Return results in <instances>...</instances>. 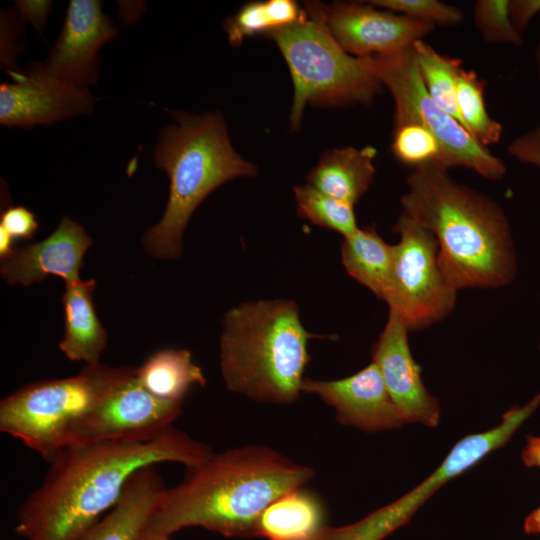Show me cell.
I'll list each match as a JSON object with an SVG mask.
<instances>
[{"instance_id": "1", "label": "cell", "mask_w": 540, "mask_h": 540, "mask_svg": "<svg viewBox=\"0 0 540 540\" xmlns=\"http://www.w3.org/2000/svg\"><path fill=\"white\" fill-rule=\"evenodd\" d=\"M213 453L173 426L146 441L65 447L18 507L14 533L23 540H82L118 503L139 469L166 462L195 466Z\"/></svg>"}, {"instance_id": "2", "label": "cell", "mask_w": 540, "mask_h": 540, "mask_svg": "<svg viewBox=\"0 0 540 540\" xmlns=\"http://www.w3.org/2000/svg\"><path fill=\"white\" fill-rule=\"evenodd\" d=\"M315 471L273 448L235 447L186 467L181 482L165 487L144 540H164L202 527L225 537H255L262 512L283 494L305 486Z\"/></svg>"}, {"instance_id": "3", "label": "cell", "mask_w": 540, "mask_h": 540, "mask_svg": "<svg viewBox=\"0 0 540 540\" xmlns=\"http://www.w3.org/2000/svg\"><path fill=\"white\" fill-rule=\"evenodd\" d=\"M406 182L402 214L434 235L442 271L457 290L499 288L513 280L511 230L494 200L436 166L414 169Z\"/></svg>"}, {"instance_id": "4", "label": "cell", "mask_w": 540, "mask_h": 540, "mask_svg": "<svg viewBox=\"0 0 540 540\" xmlns=\"http://www.w3.org/2000/svg\"><path fill=\"white\" fill-rule=\"evenodd\" d=\"M307 331L290 300H259L230 309L223 320L220 368L228 390L257 401L291 404L310 362Z\"/></svg>"}, {"instance_id": "5", "label": "cell", "mask_w": 540, "mask_h": 540, "mask_svg": "<svg viewBox=\"0 0 540 540\" xmlns=\"http://www.w3.org/2000/svg\"><path fill=\"white\" fill-rule=\"evenodd\" d=\"M172 115L176 124L160 132L153 153L155 165L170 179L169 198L160 221L142 237L150 255L166 259L181 255L182 234L208 194L234 178L257 174L256 166L233 149L220 112Z\"/></svg>"}, {"instance_id": "6", "label": "cell", "mask_w": 540, "mask_h": 540, "mask_svg": "<svg viewBox=\"0 0 540 540\" xmlns=\"http://www.w3.org/2000/svg\"><path fill=\"white\" fill-rule=\"evenodd\" d=\"M283 55L291 73L294 97L292 131L300 127L305 106L370 105L384 88L365 58L346 52L325 26L307 15L265 34Z\"/></svg>"}, {"instance_id": "7", "label": "cell", "mask_w": 540, "mask_h": 540, "mask_svg": "<svg viewBox=\"0 0 540 540\" xmlns=\"http://www.w3.org/2000/svg\"><path fill=\"white\" fill-rule=\"evenodd\" d=\"M132 370L98 363L76 376L26 384L2 398L0 431L50 462L67 446L75 424Z\"/></svg>"}, {"instance_id": "8", "label": "cell", "mask_w": 540, "mask_h": 540, "mask_svg": "<svg viewBox=\"0 0 540 540\" xmlns=\"http://www.w3.org/2000/svg\"><path fill=\"white\" fill-rule=\"evenodd\" d=\"M394 101V125L415 123L439 141L443 168L463 167L489 180L506 174L504 162L480 145L428 94L420 76L412 46L400 52L365 58Z\"/></svg>"}, {"instance_id": "9", "label": "cell", "mask_w": 540, "mask_h": 540, "mask_svg": "<svg viewBox=\"0 0 540 540\" xmlns=\"http://www.w3.org/2000/svg\"><path fill=\"white\" fill-rule=\"evenodd\" d=\"M539 406L540 392L525 405L509 408L495 427L461 438L440 465L408 493L349 525H327L316 540H383L407 524L417 510L443 485L504 447Z\"/></svg>"}, {"instance_id": "10", "label": "cell", "mask_w": 540, "mask_h": 540, "mask_svg": "<svg viewBox=\"0 0 540 540\" xmlns=\"http://www.w3.org/2000/svg\"><path fill=\"white\" fill-rule=\"evenodd\" d=\"M400 240L393 245V274L386 303L409 331L425 329L453 310L457 289L440 266L434 235L401 214L393 228Z\"/></svg>"}, {"instance_id": "11", "label": "cell", "mask_w": 540, "mask_h": 540, "mask_svg": "<svg viewBox=\"0 0 540 540\" xmlns=\"http://www.w3.org/2000/svg\"><path fill=\"white\" fill-rule=\"evenodd\" d=\"M183 401H168L149 393L136 368L123 378L72 428L67 446L103 441H146L172 426Z\"/></svg>"}, {"instance_id": "12", "label": "cell", "mask_w": 540, "mask_h": 540, "mask_svg": "<svg viewBox=\"0 0 540 540\" xmlns=\"http://www.w3.org/2000/svg\"><path fill=\"white\" fill-rule=\"evenodd\" d=\"M309 17L321 22L350 55L370 58L394 54L422 40L435 26L392 11L349 2L306 4Z\"/></svg>"}, {"instance_id": "13", "label": "cell", "mask_w": 540, "mask_h": 540, "mask_svg": "<svg viewBox=\"0 0 540 540\" xmlns=\"http://www.w3.org/2000/svg\"><path fill=\"white\" fill-rule=\"evenodd\" d=\"M13 82L0 85V123L31 128L88 114L93 96L87 88L50 75L41 63L26 71H9Z\"/></svg>"}, {"instance_id": "14", "label": "cell", "mask_w": 540, "mask_h": 540, "mask_svg": "<svg viewBox=\"0 0 540 540\" xmlns=\"http://www.w3.org/2000/svg\"><path fill=\"white\" fill-rule=\"evenodd\" d=\"M408 332L399 315L389 309L386 325L372 349V362L378 366L405 423L434 428L440 421V405L424 385L421 367L409 347Z\"/></svg>"}, {"instance_id": "15", "label": "cell", "mask_w": 540, "mask_h": 540, "mask_svg": "<svg viewBox=\"0 0 540 540\" xmlns=\"http://www.w3.org/2000/svg\"><path fill=\"white\" fill-rule=\"evenodd\" d=\"M301 389L333 407L342 425L374 433L400 428L405 423L374 362L339 380L305 377Z\"/></svg>"}, {"instance_id": "16", "label": "cell", "mask_w": 540, "mask_h": 540, "mask_svg": "<svg viewBox=\"0 0 540 540\" xmlns=\"http://www.w3.org/2000/svg\"><path fill=\"white\" fill-rule=\"evenodd\" d=\"M117 29L97 0H71L60 35L43 64L57 79L87 88L98 76L100 48Z\"/></svg>"}, {"instance_id": "17", "label": "cell", "mask_w": 540, "mask_h": 540, "mask_svg": "<svg viewBox=\"0 0 540 540\" xmlns=\"http://www.w3.org/2000/svg\"><path fill=\"white\" fill-rule=\"evenodd\" d=\"M92 239L77 222L64 216L46 239L20 248L1 260L0 272L9 285L30 286L49 275L66 282L79 280L83 257Z\"/></svg>"}, {"instance_id": "18", "label": "cell", "mask_w": 540, "mask_h": 540, "mask_svg": "<svg viewBox=\"0 0 540 540\" xmlns=\"http://www.w3.org/2000/svg\"><path fill=\"white\" fill-rule=\"evenodd\" d=\"M165 487L155 465L139 469L118 503L82 540H141Z\"/></svg>"}, {"instance_id": "19", "label": "cell", "mask_w": 540, "mask_h": 540, "mask_svg": "<svg viewBox=\"0 0 540 540\" xmlns=\"http://www.w3.org/2000/svg\"><path fill=\"white\" fill-rule=\"evenodd\" d=\"M95 285L93 279L66 282L62 296L64 337L59 349L70 361H83L86 365L100 363L108 337L95 312Z\"/></svg>"}, {"instance_id": "20", "label": "cell", "mask_w": 540, "mask_h": 540, "mask_svg": "<svg viewBox=\"0 0 540 540\" xmlns=\"http://www.w3.org/2000/svg\"><path fill=\"white\" fill-rule=\"evenodd\" d=\"M376 148L344 147L327 151L308 173V185L332 197L355 204L368 190L376 169Z\"/></svg>"}, {"instance_id": "21", "label": "cell", "mask_w": 540, "mask_h": 540, "mask_svg": "<svg viewBox=\"0 0 540 540\" xmlns=\"http://www.w3.org/2000/svg\"><path fill=\"white\" fill-rule=\"evenodd\" d=\"M326 508L315 492L303 487L274 500L260 515L255 537L266 540H312L326 526Z\"/></svg>"}, {"instance_id": "22", "label": "cell", "mask_w": 540, "mask_h": 540, "mask_svg": "<svg viewBox=\"0 0 540 540\" xmlns=\"http://www.w3.org/2000/svg\"><path fill=\"white\" fill-rule=\"evenodd\" d=\"M341 259L351 277L379 299L388 300L393 274V245L386 243L374 227L359 229L344 238Z\"/></svg>"}, {"instance_id": "23", "label": "cell", "mask_w": 540, "mask_h": 540, "mask_svg": "<svg viewBox=\"0 0 540 540\" xmlns=\"http://www.w3.org/2000/svg\"><path fill=\"white\" fill-rule=\"evenodd\" d=\"M136 377L149 393L168 401H183L192 386L203 387L207 383L202 369L186 349L156 351L136 368Z\"/></svg>"}, {"instance_id": "24", "label": "cell", "mask_w": 540, "mask_h": 540, "mask_svg": "<svg viewBox=\"0 0 540 540\" xmlns=\"http://www.w3.org/2000/svg\"><path fill=\"white\" fill-rule=\"evenodd\" d=\"M302 11L293 0H268L250 2L243 5L224 22L231 45L242 44L246 37L268 32L291 25L303 17Z\"/></svg>"}, {"instance_id": "25", "label": "cell", "mask_w": 540, "mask_h": 540, "mask_svg": "<svg viewBox=\"0 0 540 540\" xmlns=\"http://www.w3.org/2000/svg\"><path fill=\"white\" fill-rule=\"evenodd\" d=\"M412 50L428 94L441 109L461 124L456 85L458 73L463 67L462 61L437 52L423 39L416 41Z\"/></svg>"}, {"instance_id": "26", "label": "cell", "mask_w": 540, "mask_h": 540, "mask_svg": "<svg viewBox=\"0 0 540 540\" xmlns=\"http://www.w3.org/2000/svg\"><path fill=\"white\" fill-rule=\"evenodd\" d=\"M485 82L473 70L462 67L457 76L456 100L462 126L483 147L496 144L503 126L488 113L484 100Z\"/></svg>"}, {"instance_id": "27", "label": "cell", "mask_w": 540, "mask_h": 540, "mask_svg": "<svg viewBox=\"0 0 540 540\" xmlns=\"http://www.w3.org/2000/svg\"><path fill=\"white\" fill-rule=\"evenodd\" d=\"M294 194L300 216L312 223L336 231L344 238L359 230L353 204L325 194L308 184L295 186Z\"/></svg>"}, {"instance_id": "28", "label": "cell", "mask_w": 540, "mask_h": 540, "mask_svg": "<svg viewBox=\"0 0 540 540\" xmlns=\"http://www.w3.org/2000/svg\"><path fill=\"white\" fill-rule=\"evenodd\" d=\"M391 151L401 164L413 169L425 166L444 169L439 141L421 125L415 123L394 125Z\"/></svg>"}, {"instance_id": "29", "label": "cell", "mask_w": 540, "mask_h": 540, "mask_svg": "<svg viewBox=\"0 0 540 540\" xmlns=\"http://www.w3.org/2000/svg\"><path fill=\"white\" fill-rule=\"evenodd\" d=\"M510 0H478L474 4V23L482 38L491 44L521 46L522 34L514 27L509 13Z\"/></svg>"}, {"instance_id": "30", "label": "cell", "mask_w": 540, "mask_h": 540, "mask_svg": "<svg viewBox=\"0 0 540 540\" xmlns=\"http://www.w3.org/2000/svg\"><path fill=\"white\" fill-rule=\"evenodd\" d=\"M369 3L433 26H454L463 19L462 10L436 0H373Z\"/></svg>"}, {"instance_id": "31", "label": "cell", "mask_w": 540, "mask_h": 540, "mask_svg": "<svg viewBox=\"0 0 540 540\" xmlns=\"http://www.w3.org/2000/svg\"><path fill=\"white\" fill-rule=\"evenodd\" d=\"M0 228H3L14 241L31 239L38 228V223L27 208L11 206L1 214Z\"/></svg>"}, {"instance_id": "32", "label": "cell", "mask_w": 540, "mask_h": 540, "mask_svg": "<svg viewBox=\"0 0 540 540\" xmlns=\"http://www.w3.org/2000/svg\"><path fill=\"white\" fill-rule=\"evenodd\" d=\"M507 151L518 161L540 168V125L513 140Z\"/></svg>"}, {"instance_id": "33", "label": "cell", "mask_w": 540, "mask_h": 540, "mask_svg": "<svg viewBox=\"0 0 540 540\" xmlns=\"http://www.w3.org/2000/svg\"><path fill=\"white\" fill-rule=\"evenodd\" d=\"M509 13L514 27L522 34L533 17L540 13V0H511Z\"/></svg>"}, {"instance_id": "34", "label": "cell", "mask_w": 540, "mask_h": 540, "mask_svg": "<svg viewBox=\"0 0 540 540\" xmlns=\"http://www.w3.org/2000/svg\"><path fill=\"white\" fill-rule=\"evenodd\" d=\"M21 13L38 29L43 26L46 15L51 7L49 1H21L17 2Z\"/></svg>"}, {"instance_id": "35", "label": "cell", "mask_w": 540, "mask_h": 540, "mask_svg": "<svg viewBox=\"0 0 540 540\" xmlns=\"http://www.w3.org/2000/svg\"><path fill=\"white\" fill-rule=\"evenodd\" d=\"M521 459L527 467L540 468V436H527L521 451Z\"/></svg>"}, {"instance_id": "36", "label": "cell", "mask_w": 540, "mask_h": 540, "mask_svg": "<svg viewBox=\"0 0 540 540\" xmlns=\"http://www.w3.org/2000/svg\"><path fill=\"white\" fill-rule=\"evenodd\" d=\"M523 529L528 535L540 534V505L525 518Z\"/></svg>"}, {"instance_id": "37", "label": "cell", "mask_w": 540, "mask_h": 540, "mask_svg": "<svg viewBox=\"0 0 540 540\" xmlns=\"http://www.w3.org/2000/svg\"><path fill=\"white\" fill-rule=\"evenodd\" d=\"M535 61H536V66H537L538 79L540 82V42L537 44L535 48Z\"/></svg>"}, {"instance_id": "38", "label": "cell", "mask_w": 540, "mask_h": 540, "mask_svg": "<svg viewBox=\"0 0 540 540\" xmlns=\"http://www.w3.org/2000/svg\"><path fill=\"white\" fill-rule=\"evenodd\" d=\"M141 540H144L143 537L141 538ZM164 540H174V539H172V537H170V538H166Z\"/></svg>"}]
</instances>
